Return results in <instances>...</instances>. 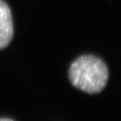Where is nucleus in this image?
Here are the masks:
<instances>
[{
    "label": "nucleus",
    "mask_w": 121,
    "mask_h": 121,
    "mask_svg": "<svg viewBox=\"0 0 121 121\" xmlns=\"http://www.w3.org/2000/svg\"><path fill=\"white\" fill-rule=\"evenodd\" d=\"M13 36V23L9 6L3 0H0V50L10 43Z\"/></svg>",
    "instance_id": "f03ea898"
},
{
    "label": "nucleus",
    "mask_w": 121,
    "mask_h": 121,
    "mask_svg": "<svg viewBox=\"0 0 121 121\" xmlns=\"http://www.w3.org/2000/svg\"><path fill=\"white\" fill-rule=\"evenodd\" d=\"M69 77L71 83L79 90L88 94H98L107 85L108 69L99 57L83 55L72 63Z\"/></svg>",
    "instance_id": "f257e3e1"
},
{
    "label": "nucleus",
    "mask_w": 121,
    "mask_h": 121,
    "mask_svg": "<svg viewBox=\"0 0 121 121\" xmlns=\"http://www.w3.org/2000/svg\"><path fill=\"white\" fill-rule=\"evenodd\" d=\"M0 121H13V120H12L10 119H7V118H1Z\"/></svg>",
    "instance_id": "7ed1b4c3"
}]
</instances>
